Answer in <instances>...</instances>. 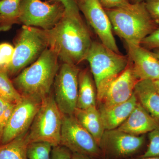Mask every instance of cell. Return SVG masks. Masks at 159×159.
<instances>
[{"instance_id": "1", "label": "cell", "mask_w": 159, "mask_h": 159, "mask_svg": "<svg viewBox=\"0 0 159 159\" xmlns=\"http://www.w3.org/2000/svg\"><path fill=\"white\" fill-rule=\"evenodd\" d=\"M43 31L48 47L63 63L77 66L85 60L93 41L80 14L65 13L52 29Z\"/></svg>"}, {"instance_id": "2", "label": "cell", "mask_w": 159, "mask_h": 159, "mask_svg": "<svg viewBox=\"0 0 159 159\" xmlns=\"http://www.w3.org/2000/svg\"><path fill=\"white\" fill-rule=\"evenodd\" d=\"M105 11L113 30L125 44L140 45L142 40L159 27L149 14L144 1Z\"/></svg>"}, {"instance_id": "3", "label": "cell", "mask_w": 159, "mask_h": 159, "mask_svg": "<svg viewBox=\"0 0 159 159\" xmlns=\"http://www.w3.org/2000/svg\"><path fill=\"white\" fill-rule=\"evenodd\" d=\"M56 53L47 48L35 61L12 80L15 87L22 96L43 99L51 93L60 67Z\"/></svg>"}, {"instance_id": "4", "label": "cell", "mask_w": 159, "mask_h": 159, "mask_svg": "<svg viewBox=\"0 0 159 159\" xmlns=\"http://www.w3.org/2000/svg\"><path fill=\"white\" fill-rule=\"evenodd\" d=\"M85 60L89 64L97 89V99L125 68L129 57L114 52L101 43L93 41Z\"/></svg>"}, {"instance_id": "5", "label": "cell", "mask_w": 159, "mask_h": 159, "mask_svg": "<svg viewBox=\"0 0 159 159\" xmlns=\"http://www.w3.org/2000/svg\"><path fill=\"white\" fill-rule=\"evenodd\" d=\"M63 115L50 93L43 99L39 110L27 132L29 143L45 142L53 147L60 145Z\"/></svg>"}, {"instance_id": "6", "label": "cell", "mask_w": 159, "mask_h": 159, "mask_svg": "<svg viewBox=\"0 0 159 159\" xmlns=\"http://www.w3.org/2000/svg\"><path fill=\"white\" fill-rule=\"evenodd\" d=\"M48 48L43 29L23 25L16 40L12 61L1 69L9 77L16 75L35 61Z\"/></svg>"}, {"instance_id": "7", "label": "cell", "mask_w": 159, "mask_h": 159, "mask_svg": "<svg viewBox=\"0 0 159 159\" xmlns=\"http://www.w3.org/2000/svg\"><path fill=\"white\" fill-rule=\"evenodd\" d=\"M65 9L61 3L41 0H22L20 24L43 30L52 29L61 20Z\"/></svg>"}, {"instance_id": "8", "label": "cell", "mask_w": 159, "mask_h": 159, "mask_svg": "<svg viewBox=\"0 0 159 159\" xmlns=\"http://www.w3.org/2000/svg\"><path fill=\"white\" fill-rule=\"evenodd\" d=\"M60 145L72 153L99 159L103 157L102 150L93 137L80 124L74 115H63Z\"/></svg>"}, {"instance_id": "9", "label": "cell", "mask_w": 159, "mask_h": 159, "mask_svg": "<svg viewBox=\"0 0 159 159\" xmlns=\"http://www.w3.org/2000/svg\"><path fill=\"white\" fill-rule=\"evenodd\" d=\"M80 71L77 66L63 63L54 79V99L63 115H74L77 108Z\"/></svg>"}, {"instance_id": "10", "label": "cell", "mask_w": 159, "mask_h": 159, "mask_svg": "<svg viewBox=\"0 0 159 159\" xmlns=\"http://www.w3.org/2000/svg\"><path fill=\"white\" fill-rule=\"evenodd\" d=\"M42 102V99L38 97L22 96L16 104L4 129L0 145L8 143L28 131Z\"/></svg>"}, {"instance_id": "11", "label": "cell", "mask_w": 159, "mask_h": 159, "mask_svg": "<svg viewBox=\"0 0 159 159\" xmlns=\"http://www.w3.org/2000/svg\"><path fill=\"white\" fill-rule=\"evenodd\" d=\"M145 142L143 135H134L116 129L104 131L99 147L103 156L111 159H124L138 153Z\"/></svg>"}, {"instance_id": "12", "label": "cell", "mask_w": 159, "mask_h": 159, "mask_svg": "<svg viewBox=\"0 0 159 159\" xmlns=\"http://www.w3.org/2000/svg\"><path fill=\"white\" fill-rule=\"evenodd\" d=\"M76 1L79 11L82 12L101 43L114 52L120 53L113 33L110 20L98 0Z\"/></svg>"}, {"instance_id": "13", "label": "cell", "mask_w": 159, "mask_h": 159, "mask_svg": "<svg viewBox=\"0 0 159 159\" xmlns=\"http://www.w3.org/2000/svg\"><path fill=\"white\" fill-rule=\"evenodd\" d=\"M139 81L132 62L129 57L128 63L125 68L111 81L101 97L97 99L98 110L111 108L128 100L133 94Z\"/></svg>"}, {"instance_id": "14", "label": "cell", "mask_w": 159, "mask_h": 159, "mask_svg": "<svg viewBox=\"0 0 159 159\" xmlns=\"http://www.w3.org/2000/svg\"><path fill=\"white\" fill-rule=\"evenodd\" d=\"M125 44L139 80H159V59L156 54L140 45Z\"/></svg>"}, {"instance_id": "15", "label": "cell", "mask_w": 159, "mask_h": 159, "mask_svg": "<svg viewBox=\"0 0 159 159\" xmlns=\"http://www.w3.org/2000/svg\"><path fill=\"white\" fill-rule=\"evenodd\" d=\"M158 128L159 121L153 118L139 102L129 116L117 129L139 136Z\"/></svg>"}, {"instance_id": "16", "label": "cell", "mask_w": 159, "mask_h": 159, "mask_svg": "<svg viewBox=\"0 0 159 159\" xmlns=\"http://www.w3.org/2000/svg\"><path fill=\"white\" fill-rule=\"evenodd\" d=\"M134 93L127 101L105 109L99 110L106 130L116 129L129 116L138 103Z\"/></svg>"}, {"instance_id": "17", "label": "cell", "mask_w": 159, "mask_h": 159, "mask_svg": "<svg viewBox=\"0 0 159 159\" xmlns=\"http://www.w3.org/2000/svg\"><path fill=\"white\" fill-rule=\"evenodd\" d=\"M74 116L80 124L93 137L99 146L105 129L97 107H91L85 109L77 108Z\"/></svg>"}, {"instance_id": "18", "label": "cell", "mask_w": 159, "mask_h": 159, "mask_svg": "<svg viewBox=\"0 0 159 159\" xmlns=\"http://www.w3.org/2000/svg\"><path fill=\"white\" fill-rule=\"evenodd\" d=\"M134 93L138 101L153 118L159 121V93L150 80H139Z\"/></svg>"}, {"instance_id": "19", "label": "cell", "mask_w": 159, "mask_h": 159, "mask_svg": "<svg viewBox=\"0 0 159 159\" xmlns=\"http://www.w3.org/2000/svg\"><path fill=\"white\" fill-rule=\"evenodd\" d=\"M97 102V89L91 71L88 69L80 70L78 76L77 108L85 109L96 106Z\"/></svg>"}, {"instance_id": "20", "label": "cell", "mask_w": 159, "mask_h": 159, "mask_svg": "<svg viewBox=\"0 0 159 159\" xmlns=\"http://www.w3.org/2000/svg\"><path fill=\"white\" fill-rule=\"evenodd\" d=\"M22 0H0V31H6L14 24H20Z\"/></svg>"}, {"instance_id": "21", "label": "cell", "mask_w": 159, "mask_h": 159, "mask_svg": "<svg viewBox=\"0 0 159 159\" xmlns=\"http://www.w3.org/2000/svg\"><path fill=\"white\" fill-rule=\"evenodd\" d=\"M27 132L8 143L0 145V159H27L29 144Z\"/></svg>"}, {"instance_id": "22", "label": "cell", "mask_w": 159, "mask_h": 159, "mask_svg": "<svg viewBox=\"0 0 159 159\" xmlns=\"http://www.w3.org/2000/svg\"><path fill=\"white\" fill-rule=\"evenodd\" d=\"M0 97L11 103H17L22 96L15 88L6 71L0 68Z\"/></svg>"}, {"instance_id": "23", "label": "cell", "mask_w": 159, "mask_h": 159, "mask_svg": "<svg viewBox=\"0 0 159 159\" xmlns=\"http://www.w3.org/2000/svg\"><path fill=\"white\" fill-rule=\"evenodd\" d=\"M53 146L45 142L29 143L27 148V159H51Z\"/></svg>"}, {"instance_id": "24", "label": "cell", "mask_w": 159, "mask_h": 159, "mask_svg": "<svg viewBox=\"0 0 159 159\" xmlns=\"http://www.w3.org/2000/svg\"><path fill=\"white\" fill-rule=\"evenodd\" d=\"M16 104L8 102L0 97V144L4 129Z\"/></svg>"}, {"instance_id": "25", "label": "cell", "mask_w": 159, "mask_h": 159, "mask_svg": "<svg viewBox=\"0 0 159 159\" xmlns=\"http://www.w3.org/2000/svg\"><path fill=\"white\" fill-rule=\"evenodd\" d=\"M149 144L145 152L139 157H159V128L148 133Z\"/></svg>"}, {"instance_id": "26", "label": "cell", "mask_w": 159, "mask_h": 159, "mask_svg": "<svg viewBox=\"0 0 159 159\" xmlns=\"http://www.w3.org/2000/svg\"><path fill=\"white\" fill-rule=\"evenodd\" d=\"M14 52V47L9 43L0 44V68L5 67L11 63Z\"/></svg>"}, {"instance_id": "27", "label": "cell", "mask_w": 159, "mask_h": 159, "mask_svg": "<svg viewBox=\"0 0 159 159\" xmlns=\"http://www.w3.org/2000/svg\"><path fill=\"white\" fill-rule=\"evenodd\" d=\"M140 45L150 51L159 48V27L152 34L142 40Z\"/></svg>"}, {"instance_id": "28", "label": "cell", "mask_w": 159, "mask_h": 159, "mask_svg": "<svg viewBox=\"0 0 159 159\" xmlns=\"http://www.w3.org/2000/svg\"><path fill=\"white\" fill-rule=\"evenodd\" d=\"M72 152L61 145L54 146L51 152V159H71Z\"/></svg>"}, {"instance_id": "29", "label": "cell", "mask_w": 159, "mask_h": 159, "mask_svg": "<svg viewBox=\"0 0 159 159\" xmlns=\"http://www.w3.org/2000/svg\"><path fill=\"white\" fill-rule=\"evenodd\" d=\"M144 2L151 16L159 25V0H145Z\"/></svg>"}, {"instance_id": "30", "label": "cell", "mask_w": 159, "mask_h": 159, "mask_svg": "<svg viewBox=\"0 0 159 159\" xmlns=\"http://www.w3.org/2000/svg\"><path fill=\"white\" fill-rule=\"evenodd\" d=\"M105 9H115L127 6L130 4L129 0H98Z\"/></svg>"}, {"instance_id": "31", "label": "cell", "mask_w": 159, "mask_h": 159, "mask_svg": "<svg viewBox=\"0 0 159 159\" xmlns=\"http://www.w3.org/2000/svg\"><path fill=\"white\" fill-rule=\"evenodd\" d=\"M54 2H58L62 4L67 14H80L79 9L77 6L76 0H51Z\"/></svg>"}, {"instance_id": "32", "label": "cell", "mask_w": 159, "mask_h": 159, "mask_svg": "<svg viewBox=\"0 0 159 159\" xmlns=\"http://www.w3.org/2000/svg\"><path fill=\"white\" fill-rule=\"evenodd\" d=\"M71 159H99L93 157L77 153H72V157Z\"/></svg>"}, {"instance_id": "33", "label": "cell", "mask_w": 159, "mask_h": 159, "mask_svg": "<svg viewBox=\"0 0 159 159\" xmlns=\"http://www.w3.org/2000/svg\"><path fill=\"white\" fill-rule=\"evenodd\" d=\"M153 83L155 87L159 93V80H153Z\"/></svg>"}, {"instance_id": "34", "label": "cell", "mask_w": 159, "mask_h": 159, "mask_svg": "<svg viewBox=\"0 0 159 159\" xmlns=\"http://www.w3.org/2000/svg\"><path fill=\"white\" fill-rule=\"evenodd\" d=\"M131 159H159V157H152L144 158L139 157H138V158Z\"/></svg>"}, {"instance_id": "35", "label": "cell", "mask_w": 159, "mask_h": 159, "mask_svg": "<svg viewBox=\"0 0 159 159\" xmlns=\"http://www.w3.org/2000/svg\"><path fill=\"white\" fill-rule=\"evenodd\" d=\"M152 52L156 54V55L159 59V48L154 49V50H152Z\"/></svg>"}, {"instance_id": "36", "label": "cell", "mask_w": 159, "mask_h": 159, "mask_svg": "<svg viewBox=\"0 0 159 159\" xmlns=\"http://www.w3.org/2000/svg\"><path fill=\"white\" fill-rule=\"evenodd\" d=\"M145 0H132L133 3L139 2H143Z\"/></svg>"}, {"instance_id": "37", "label": "cell", "mask_w": 159, "mask_h": 159, "mask_svg": "<svg viewBox=\"0 0 159 159\" xmlns=\"http://www.w3.org/2000/svg\"><path fill=\"white\" fill-rule=\"evenodd\" d=\"M1 17H0V24H1Z\"/></svg>"}]
</instances>
